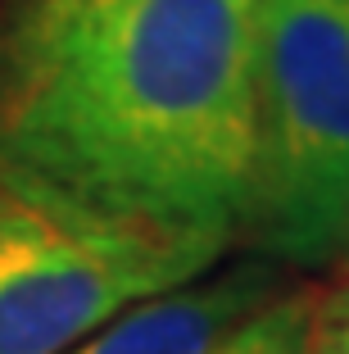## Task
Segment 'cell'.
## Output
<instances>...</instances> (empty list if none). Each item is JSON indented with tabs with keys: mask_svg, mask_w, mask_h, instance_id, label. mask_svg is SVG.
<instances>
[{
	"mask_svg": "<svg viewBox=\"0 0 349 354\" xmlns=\"http://www.w3.org/2000/svg\"><path fill=\"white\" fill-rule=\"evenodd\" d=\"M281 295L290 291H281L277 268L263 259L205 272L177 291L136 300L68 354H218Z\"/></svg>",
	"mask_w": 349,
	"mask_h": 354,
	"instance_id": "4",
	"label": "cell"
},
{
	"mask_svg": "<svg viewBox=\"0 0 349 354\" xmlns=\"http://www.w3.org/2000/svg\"><path fill=\"white\" fill-rule=\"evenodd\" d=\"M308 323H313V300L290 291L249 327H240L218 354H308Z\"/></svg>",
	"mask_w": 349,
	"mask_h": 354,
	"instance_id": "5",
	"label": "cell"
},
{
	"mask_svg": "<svg viewBox=\"0 0 349 354\" xmlns=\"http://www.w3.org/2000/svg\"><path fill=\"white\" fill-rule=\"evenodd\" d=\"M340 263H345V268H349V250H345V259H340Z\"/></svg>",
	"mask_w": 349,
	"mask_h": 354,
	"instance_id": "7",
	"label": "cell"
},
{
	"mask_svg": "<svg viewBox=\"0 0 349 354\" xmlns=\"http://www.w3.org/2000/svg\"><path fill=\"white\" fill-rule=\"evenodd\" d=\"M227 245L118 227L0 182V354H68L136 300L177 291Z\"/></svg>",
	"mask_w": 349,
	"mask_h": 354,
	"instance_id": "3",
	"label": "cell"
},
{
	"mask_svg": "<svg viewBox=\"0 0 349 354\" xmlns=\"http://www.w3.org/2000/svg\"><path fill=\"white\" fill-rule=\"evenodd\" d=\"M308 354H349V277L331 295L313 300Z\"/></svg>",
	"mask_w": 349,
	"mask_h": 354,
	"instance_id": "6",
	"label": "cell"
},
{
	"mask_svg": "<svg viewBox=\"0 0 349 354\" xmlns=\"http://www.w3.org/2000/svg\"><path fill=\"white\" fill-rule=\"evenodd\" d=\"M240 241L272 268L349 250V0H263Z\"/></svg>",
	"mask_w": 349,
	"mask_h": 354,
	"instance_id": "2",
	"label": "cell"
},
{
	"mask_svg": "<svg viewBox=\"0 0 349 354\" xmlns=\"http://www.w3.org/2000/svg\"><path fill=\"white\" fill-rule=\"evenodd\" d=\"M263 0H5L0 182L118 227L236 245Z\"/></svg>",
	"mask_w": 349,
	"mask_h": 354,
	"instance_id": "1",
	"label": "cell"
}]
</instances>
